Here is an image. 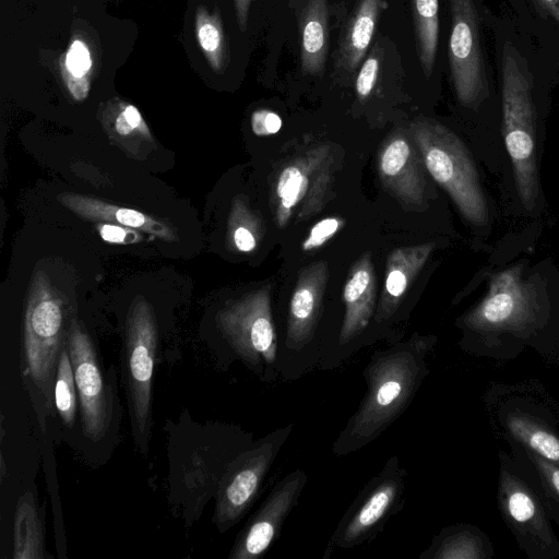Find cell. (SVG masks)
<instances>
[{"label":"cell","instance_id":"1","mask_svg":"<svg viewBox=\"0 0 559 559\" xmlns=\"http://www.w3.org/2000/svg\"><path fill=\"white\" fill-rule=\"evenodd\" d=\"M461 347L468 355L498 362L527 348L549 366H559V312L525 281L522 266L495 274L485 297L457 321Z\"/></svg>","mask_w":559,"mask_h":559},{"label":"cell","instance_id":"2","mask_svg":"<svg viewBox=\"0 0 559 559\" xmlns=\"http://www.w3.org/2000/svg\"><path fill=\"white\" fill-rule=\"evenodd\" d=\"M435 343L433 336L414 334L372 356L365 371L366 395L333 443L334 454L364 448L401 416L428 373L427 356Z\"/></svg>","mask_w":559,"mask_h":559},{"label":"cell","instance_id":"3","mask_svg":"<svg viewBox=\"0 0 559 559\" xmlns=\"http://www.w3.org/2000/svg\"><path fill=\"white\" fill-rule=\"evenodd\" d=\"M408 131L429 175L471 223L487 221V204L473 159L460 138L436 120L417 117Z\"/></svg>","mask_w":559,"mask_h":559},{"label":"cell","instance_id":"4","mask_svg":"<svg viewBox=\"0 0 559 559\" xmlns=\"http://www.w3.org/2000/svg\"><path fill=\"white\" fill-rule=\"evenodd\" d=\"M497 503L527 559L559 558V539L539 495L509 452L498 450Z\"/></svg>","mask_w":559,"mask_h":559},{"label":"cell","instance_id":"5","mask_svg":"<svg viewBox=\"0 0 559 559\" xmlns=\"http://www.w3.org/2000/svg\"><path fill=\"white\" fill-rule=\"evenodd\" d=\"M502 114L506 146L523 205L533 210L538 198L535 115L527 78L510 51L502 57Z\"/></svg>","mask_w":559,"mask_h":559},{"label":"cell","instance_id":"6","mask_svg":"<svg viewBox=\"0 0 559 559\" xmlns=\"http://www.w3.org/2000/svg\"><path fill=\"white\" fill-rule=\"evenodd\" d=\"M492 428L559 466V427L550 409L528 384H499L486 392Z\"/></svg>","mask_w":559,"mask_h":559},{"label":"cell","instance_id":"7","mask_svg":"<svg viewBox=\"0 0 559 559\" xmlns=\"http://www.w3.org/2000/svg\"><path fill=\"white\" fill-rule=\"evenodd\" d=\"M64 312L47 275L33 277L24 316L23 352L27 374L50 403L59 355L66 344Z\"/></svg>","mask_w":559,"mask_h":559},{"label":"cell","instance_id":"8","mask_svg":"<svg viewBox=\"0 0 559 559\" xmlns=\"http://www.w3.org/2000/svg\"><path fill=\"white\" fill-rule=\"evenodd\" d=\"M157 347V328L151 306L136 298L126 325L124 380L133 433L145 450L151 427L152 379Z\"/></svg>","mask_w":559,"mask_h":559},{"label":"cell","instance_id":"9","mask_svg":"<svg viewBox=\"0 0 559 559\" xmlns=\"http://www.w3.org/2000/svg\"><path fill=\"white\" fill-rule=\"evenodd\" d=\"M333 164L329 144L316 145L285 164L272 194L273 216L278 227H286L292 218L307 219L323 209Z\"/></svg>","mask_w":559,"mask_h":559},{"label":"cell","instance_id":"10","mask_svg":"<svg viewBox=\"0 0 559 559\" xmlns=\"http://www.w3.org/2000/svg\"><path fill=\"white\" fill-rule=\"evenodd\" d=\"M292 430L290 424L272 431L230 462L216 497L214 515L221 531L233 526L249 510Z\"/></svg>","mask_w":559,"mask_h":559},{"label":"cell","instance_id":"11","mask_svg":"<svg viewBox=\"0 0 559 559\" xmlns=\"http://www.w3.org/2000/svg\"><path fill=\"white\" fill-rule=\"evenodd\" d=\"M405 476L399 457L392 456L345 512L329 540L324 558L335 549H348L364 543L380 530L397 510L405 489Z\"/></svg>","mask_w":559,"mask_h":559},{"label":"cell","instance_id":"12","mask_svg":"<svg viewBox=\"0 0 559 559\" xmlns=\"http://www.w3.org/2000/svg\"><path fill=\"white\" fill-rule=\"evenodd\" d=\"M216 322L233 349L248 365L261 367L275 361L277 341L269 286L227 302L218 311Z\"/></svg>","mask_w":559,"mask_h":559},{"label":"cell","instance_id":"13","mask_svg":"<svg viewBox=\"0 0 559 559\" xmlns=\"http://www.w3.org/2000/svg\"><path fill=\"white\" fill-rule=\"evenodd\" d=\"M449 4L450 78L457 100L464 106H472L485 95L487 88L477 9L475 0H449Z\"/></svg>","mask_w":559,"mask_h":559},{"label":"cell","instance_id":"14","mask_svg":"<svg viewBox=\"0 0 559 559\" xmlns=\"http://www.w3.org/2000/svg\"><path fill=\"white\" fill-rule=\"evenodd\" d=\"M377 169L381 185L401 204L409 210L426 209L431 197L428 170L408 129H396L383 141Z\"/></svg>","mask_w":559,"mask_h":559},{"label":"cell","instance_id":"15","mask_svg":"<svg viewBox=\"0 0 559 559\" xmlns=\"http://www.w3.org/2000/svg\"><path fill=\"white\" fill-rule=\"evenodd\" d=\"M84 433L99 438L108 426V400L97 355L90 335L73 319L67 332Z\"/></svg>","mask_w":559,"mask_h":559},{"label":"cell","instance_id":"16","mask_svg":"<svg viewBox=\"0 0 559 559\" xmlns=\"http://www.w3.org/2000/svg\"><path fill=\"white\" fill-rule=\"evenodd\" d=\"M307 475L296 469L281 479L237 538L229 558L255 559L276 539L285 519L297 504Z\"/></svg>","mask_w":559,"mask_h":559},{"label":"cell","instance_id":"17","mask_svg":"<svg viewBox=\"0 0 559 559\" xmlns=\"http://www.w3.org/2000/svg\"><path fill=\"white\" fill-rule=\"evenodd\" d=\"M388 8L385 0H357L341 26L332 53V80L354 86L356 75L366 59L381 20Z\"/></svg>","mask_w":559,"mask_h":559},{"label":"cell","instance_id":"18","mask_svg":"<svg viewBox=\"0 0 559 559\" xmlns=\"http://www.w3.org/2000/svg\"><path fill=\"white\" fill-rule=\"evenodd\" d=\"M328 278L329 267L324 261L314 262L299 272L287 319L286 342L293 349L305 347L313 336Z\"/></svg>","mask_w":559,"mask_h":559},{"label":"cell","instance_id":"19","mask_svg":"<svg viewBox=\"0 0 559 559\" xmlns=\"http://www.w3.org/2000/svg\"><path fill=\"white\" fill-rule=\"evenodd\" d=\"M297 17L299 59L304 74L321 78L330 52V8L328 0H299Z\"/></svg>","mask_w":559,"mask_h":559},{"label":"cell","instance_id":"20","mask_svg":"<svg viewBox=\"0 0 559 559\" xmlns=\"http://www.w3.org/2000/svg\"><path fill=\"white\" fill-rule=\"evenodd\" d=\"M343 301L345 313L338 341L347 344L365 331L376 310V276L370 252L360 255L350 267Z\"/></svg>","mask_w":559,"mask_h":559},{"label":"cell","instance_id":"21","mask_svg":"<svg viewBox=\"0 0 559 559\" xmlns=\"http://www.w3.org/2000/svg\"><path fill=\"white\" fill-rule=\"evenodd\" d=\"M435 246V242H426L400 247L388 255L383 289L374 313L376 322H383L395 313Z\"/></svg>","mask_w":559,"mask_h":559},{"label":"cell","instance_id":"22","mask_svg":"<svg viewBox=\"0 0 559 559\" xmlns=\"http://www.w3.org/2000/svg\"><path fill=\"white\" fill-rule=\"evenodd\" d=\"M58 200L64 207L85 219L140 229L169 242L178 239L177 231L170 225L133 209L76 193H61Z\"/></svg>","mask_w":559,"mask_h":559},{"label":"cell","instance_id":"23","mask_svg":"<svg viewBox=\"0 0 559 559\" xmlns=\"http://www.w3.org/2000/svg\"><path fill=\"white\" fill-rule=\"evenodd\" d=\"M490 538L477 526L459 523L444 527L419 556L425 559H491Z\"/></svg>","mask_w":559,"mask_h":559},{"label":"cell","instance_id":"24","mask_svg":"<svg viewBox=\"0 0 559 559\" xmlns=\"http://www.w3.org/2000/svg\"><path fill=\"white\" fill-rule=\"evenodd\" d=\"M510 454L539 495L548 515L559 527V466L521 443L507 439Z\"/></svg>","mask_w":559,"mask_h":559},{"label":"cell","instance_id":"25","mask_svg":"<svg viewBox=\"0 0 559 559\" xmlns=\"http://www.w3.org/2000/svg\"><path fill=\"white\" fill-rule=\"evenodd\" d=\"M96 52L81 31L73 33L68 49L61 55L59 69L61 79L76 102L84 100L90 93L96 68Z\"/></svg>","mask_w":559,"mask_h":559},{"label":"cell","instance_id":"26","mask_svg":"<svg viewBox=\"0 0 559 559\" xmlns=\"http://www.w3.org/2000/svg\"><path fill=\"white\" fill-rule=\"evenodd\" d=\"M416 55L424 75L433 72L439 44V0H409Z\"/></svg>","mask_w":559,"mask_h":559},{"label":"cell","instance_id":"27","mask_svg":"<svg viewBox=\"0 0 559 559\" xmlns=\"http://www.w3.org/2000/svg\"><path fill=\"white\" fill-rule=\"evenodd\" d=\"M194 27L198 44L209 67L216 74H223L228 68L230 51L219 9L215 7L210 12L205 5H198Z\"/></svg>","mask_w":559,"mask_h":559},{"label":"cell","instance_id":"28","mask_svg":"<svg viewBox=\"0 0 559 559\" xmlns=\"http://www.w3.org/2000/svg\"><path fill=\"white\" fill-rule=\"evenodd\" d=\"M102 122L115 141L126 144L131 150V143L152 141L151 131L139 109L122 99L112 98L102 109Z\"/></svg>","mask_w":559,"mask_h":559},{"label":"cell","instance_id":"29","mask_svg":"<svg viewBox=\"0 0 559 559\" xmlns=\"http://www.w3.org/2000/svg\"><path fill=\"white\" fill-rule=\"evenodd\" d=\"M43 557V527L33 496L25 493L20 499L14 516L13 558L38 559Z\"/></svg>","mask_w":559,"mask_h":559},{"label":"cell","instance_id":"30","mask_svg":"<svg viewBox=\"0 0 559 559\" xmlns=\"http://www.w3.org/2000/svg\"><path fill=\"white\" fill-rule=\"evenodd\" d=\"M263 235L262 223L241 198H236L228 219L227 240L239 252L253 251Z\"/></svg>","mask_w":559,"mask_h":559},{"label":"cell","instance_id":"31","mask_svg":"<svg viewBox=\"0 0 559 559\" xmlns=\"http://www.w3.org/2000/svg\"><path fill=\"white\" fill-rule=\"evenodd\" d=\"M73 368L67 345L58 359L53 384V403L62 421L72 426L75 420L78 401Z\"/></svg>","mask_w":559,"mask_h":559},{"label":"cell","instance_id":"32","mask_svg":"<svg viewBox=\"0 0 559 559\" xmlns=\"http://www.w3.org/2000/svg\"><path fill=\"white\" fill-rule=\"evenodd\" d=\"M340 217H325L314 224L301 243L302 251H313L326 243L343 226Z\"/></svg>","mask_w":559,"mask_h":559},{"label":"cell","instance_id":"33","mask_svg":"<svg viewBox=\"0 0 559 559\" xmlns=\"http://www.w3.org/2000/svg\"><path fill=\"white\" fill-rule=\"evenodd\" d=\"M282 128V118L269 109H258L251 115V129L258 136L277 133Z\"/></svg>","mask_w":559,"mask_h":559},{"label":"cell","instance_id":"34","mask_svg":"<svg viewBox=\"0 0 559 559\" xmlns=\"http://www.w3.org/2000/svg\"><path fill=\"white\" fill-rule=\"evenodd\" d=\"M97 228L102 238L107 242L133 243L142 239V236L134 228L117 224L99 223Z\"/></svg>","mask_w":559,"mask_h":559},{"label":"cell","instance_id":"35","mask_svg":"<svg viewBox=\"0 0 559 559\" xmlns=\"http://www.w3.org/2000/svg\"><path fill=\"white\" fill-rule=\"evenodd\" d=\"M253 0H234L238 27L245 32L248 26L249 12Z\"/></svg>","mask_w":559,"mask_h":559},{"label":"cell","instance_id":"36","mask_svg":"<svg viewBox=\"0 0 559 559\" xmlns=\"http://www.w3.org/2000/svg\"><path fill=\"white\" fill-rule=\"evenodd\" d=\"M539 2L559 24V0H539Z\"/></svg>","mask_w":559,"mask_h":559},{"label":"cell","instance_id":"37","mask_svg":"<svg viewBox=\"0 0 559 559\" xmlns=\"http://www.w3.org/2000/svg\"><path fill=\"white\" fill-rule=\"evenodd\" d=\"M299 0H288V7L292 11H294V9L296 8V5L298 4Z\"/></svg>","mask_w":559,"mask_h":559}]
</instances>
